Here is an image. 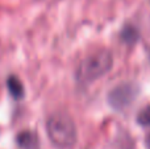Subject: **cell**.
<instances>
[{
  "instance_id": "4",
  "label": "cell",
  "mask_w": 150,
  "mask_h": 149,
  "mask_svg": "<svg viewBox=\"0 0 150 149\" xmlns=\"http://www.w3.org/2000/svg\"><path fill=\"white\" fill-rule=\"evenodd\" d=\"M7 84H8V90H9L11 95L15 99H21L24 96V87L17 77L11 75L7 81Z\"/></svg>"
},
{
  "instance_id": "5",
  "label": "cell",
  "mask_w": 150,
  "mask_h": 149,
  "mask_svg": "<svg viewBox=\"0 0 150 149\" xmlns=\"http://www.w3.org/2000/svg\"><path fill=\"white\" fill-rule=\"evenodd\" d=\"M17 144L23 149H33L37 145V139L30 132H21L17 136Z\"/></svg>"
},
{
  "instance_id": "3",
  "label": "cell",
  "mask_w": 150,
  "mask_h": 149,
  "mask_svg": "<svg viewBox=\"0 0 150 149\" xmlns=\"http://www.w3.org/2000/svg\"><path fill=\"white\" fill-rule=\"evenodd\" d=\"M137 87L132 83H122L115 87L108 96V102L116 110H124L127 108L137 96Z\"/></svg>"
},
{
  "instance_id": "1",
  "label": "cell",
  "mask_w": 150,
  "mask_h": 149,
  "mask_svg": "<svg viewBox=\"0 0 150 149\" xmlns=\"http://www.w3.org/2000/svg\"><path fill=\"white\" fill-rule=\"evenodd\" d=\"M46 132L50 141L59 149L71 148L76 141L74 120L65 112H54L46 121Z\"/></svg>"
},
{
  "instance_id": "2",
  "label": "cell",
  "mask_w": 150,
  "mask_h": 149,
  "mask_svg": "<svg viewBox=\"0 0 150 149\" xmlns=\"http://www.w3.org/2000/svg\"><path fill=\"white\" fill-rule=\"evenodd\" d=\"M113 58L107 50L91 53L79 63L76 69V79L82 83L96 81L98 78L105 75L112 67Z\"/></svg>"
},
{
  "instance_id": "6",
  "label": "cell",
  "mask_w": 150,
  "mask_h": 149,
  "mask_svg": "<svg viewBox=\"0 0 150 149\" xmlns=\"http://www.w3.org/2000/svg\"><path fill=\"white\" fill-rule=\"evenodd\" d=\"M138 123L142 126H150V106L145 107L140 114H138Z\"/></svg>"
}]
</instances>
